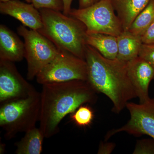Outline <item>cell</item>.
Instances as JSON below:
<instances>
[{"label":"cell","mask_w":154,"mask_h":154,"mask_svg":"<svg viewBox=\"0 0 154 154\" xmlns=\"http://www.w3.org/2000/svg\"><path fill=\"white\" fill-rule=\"evenodd\" d=\"M97 93L88 81L83 80L42 85L39 128L45 138L57 134L62 119L80 106L96 103Z\"/></svg>","instance_id":"6da1fadb"},{"label":"cell","mask_w":154,"mask_h":154,"mask_svg":"<svg viewBox=\"0 0 154 154\" xmlns=\"http://www.w3.org/2000/svg\"><path fill=\"white\" fill-rule=\"evenodd\" d=\"M85 60L87 81L97 93H102L110 99L113 104V112L120 113L128 101L137 98L128 75L126 62L117 58H105L88 45Z\"/></svg>","instance_id":"7a4b0ae2"},{"label":"cell","mask_w":154,"mask_h":154,"mask_svg":"<svg viewBox=\"0 0 154 154\" xmlns=\"http://www.w3.org/2000/svg\"><path fill=\"white\" fill-rule=\"evenodd\" d=\"M42 26L38 30L57 47L85 60L87 35L85 25L75 18L52 9H39Z\"/></svg>","instance_id":"3957f363"},{"label":"cell","mask_w":154,"mask_h":154,"mask_svg":"<svg viewBox=\"0 0 154 154\" xmlns=\"http://www.w3.org/2000/svg\"><path fill=\"white\" fill-rule=\"evenodd\" d=\"M40 108L41 94L36 90L27 96L1 102L0 126L5 131L6 139L35 127Z\"/></svg>","instance_id":"277c9868"},{"label":"cell","mask_w":154,"mask_h":154,"mask_svg":"<svg viewBox=\"0 0 154 154\" xmlns=\"http://www.w3.org/2000/svg\"><path fill=\"white\" fill-rule=\"evenodd\" d=\"M110 0L99 2L84 8L71 9L69 16L85 25L87 33H103L118 36L123 31Z\"/></svg>","instance_id":"5b68a950"},{"label":"cell","mask_w":154,"mask_h":154,"mask_svg":"<svg viewBox=\"0 0 154 154\" xmlns=\"http://www.w3.org/2000/svg\"><path fill=\"white\" fill-rule=\"evenodd\" d=\"M17 31L24 38L25 58L28 63L27 78L31 81L55 57L59 49L37 30L28 29L22 25L18 27Z\"/></svg>","instance_id":"8992f818"},{"label":"cell","mask_w":154,"mask_h":154,"mask_svg":"<svg viewBox=\"0 0 154 154\" xmlns=\"http://www.w3.org/2000/svg\"><path fill=\"white\" fill-rule=\"evenodd\" d=\"M36 78L37 83L41 85L75 80L87 81V63L68 51L59 49L55 57L42 69Z\"/></svg>","instance_id":"52a82bcc"},{"label":"cell","mask_w":154,"mask_h":154,"mask_svg":"<svg viewBox=\"0 0 154 154\" xmlns=\"http://www.w3.org/2000/svg\"><path fill=\"white\" fill-rule=\"evenodd\" d=\"M126 108L130 114L129 121L122 127L107 132L105 141L121 132L135 137L146 135L154 140V99H150L146 102L138 104L128 102Z\"/></svg>","instance_id":"ba28073f"},{"label":"cell","mask_w":154,"mask_h":154,"mask_svg":"<svg viewBox=\"0 0 154 154\" xmlns=\"http://www.w3.org/2000/svg\"><path fill=\"white\" fill-rule=\"evenodd\" d=\"M35 90L24 79L14 62L0 60V102L27 96Z\"/></svg>","instance_id":"9c48e42d"},{"label":"cell","mask_w":154,"mask_h":154,"mask_svg":"<svg viewBox=\"0 0 154 154\" xmlns=\"http://www.w3.org/2000/svg\"><path fill=\"white\" fill-rule=\"evenodd\" d=\"M128 75L134 88L140 103L147 101L150 83L154 79V69L140 57L126 62Z\"/></svg>","instance_id":"30bf717a"},{"label":"cell","mask_w":154,"mask_h":154,"mask_svg":"<svg viewBox=\"0 0 154 154\" xmlns=\"http://www.w3.org/2000/svg\"><path fill=\"white\" fill-rule=\"evenodd\" d=\"M0 13L14 17L32 30L38 31L42 26L40 12L32 4L19 0L0 2Z\"/></svg>","instance_id":"8fae6325"},{"label":"cell","mask_w":154,"mask_h":154,"mask_svg":"<svg viewBox=\"0 0 154 154\" xmlns=\"http://www.w3.org/2000/svg\"><path fill=\"white\" fill-rule=\"evenodd\" d=\"M24 42L14 32L4 25H0V60L12 62L25 58Z\"/></svg>","instance_id":"7c38bea8"},{"label":"cell","mask_w":154,"mask_h":154,"mask_svg":"<svg viewBox=\"0 0 154 154\" xmlns=\"http://www.w3.org/2000/svg\"><path fill=\"white\" fill-rule=\"evenodd\" d=\"M120 19L123 31L128 30L136 17L146 8L150 0H110Z\"/></svg>","instance_id":"4fadbf2b"},{"label":"cell","mask_w":154,"mask_h":154,"mask_svg":"<svg viewBox=\"0 0 154 154\" xmlns=\"http://www.w3.org/2000/svg\"><path fill=\"white\" fill-rule=\"evenodd\" d=\"M118 54L119 60L127 62L138 56L143 44L140 36L135 35L129 30L123 31L117 36Z\"/></svg>","instance_id":"5bb4252c"},{"label":"cell","mask_w":154,"mask_h":154,"mask_svg":"<svg viewBox=\"0 0 154 154\" xmlns=\"http://www.w3.org/2000/svg\"><path fill=\"white\" fill-rule=\"evenodd\" d=\"M86 44L92 46L103 56L115 59L118 54L117 37L103 33H87Z\"/></svg>","instance_id":"9a60e30c"},{"label":"cell","mask_w":154,"mask_h":154,"mask_svg":"<svg viewBox=\"0 0 154 154\" xmlns=\"http://www.w3.org/2000/svg\"><path fill=\"white\" fill-rule=\"evenodd\" d=\"M24 136L15 143L17 154H40L42 152L44 135L36 127L25 133Z\"/></svg>","instance_id":"2e32d148"},{"label":"cell","mask_w":154,"mask_h":154,"mask_svg":"<svg viewBox=\"0 0 154 154\" xmlns=\"http://www.w3.org/2000/svg\"><path fill=\"white\" fill-rule=\"evenodd\" d=\"M154 21V0H150L147 5L136 17L128 30L141 36Z\"/></svg>","instance_id":"e0dca14e"},{"label":"cell","mask_w":154,"mask_h":154,"mask_svg":"<svg viewBox=\"0 0 154 154\" xmlns=\"http://www.w3.org/2000/svg\"><path fill=\"white\" fill-rule=\"evenodd\" d=\"M85 105H81L70 114V118L75 124L83 127L91 125L94 117V112L91 107Z\"/></svg>","instance_id":"ac0fdd59"},{"label":"cell","mask_w":154,"mask_h":154,"mask_svg":"<svg viewBox=\"0 0 154 154\" xmlns=\"http://www.w3.org/2000/svg\"><path fill=\"white\" fill-rule=\"evenodd\" d=\"M31 3L38 10L47 8L57 11H63V0H32Z\"/></svg>","instance_id":"d6986e66"},{"label":"cell","mask_w":154,"mask_h":154,"mask_svg":"<svg viewBox=\"0 0 154 154\" xmlns=\"http://www.w3.org/2000/svg\"><path fill=\"white\" fill-rule=\"evenodd\" d=\"M133 154H154V140L143 139L138 141Z\"/></svg>","instance_id":"ffe728a7"},{"label":"cell","mask_w":154,"mask_h":154,"mask_svg":"<svg viewBox=\"0 0 154 154\" xmlns=\"http://www.w3.org/2000/svg\"><path fill=\"white\" fill-rule=\"evenodd\" d=\"M138 56L144 60L154 69V43H143Z\"/></svg>","instance_id":"44dd1931"},{"label":"cell","mask_w":154,"mask_h":154,"mask_svg":"<svg viewBox=\"0 0 154 154\" xmlns=\"http://www.w3.org/2000/svg\"><path fill=\"white\" fill-rule=\"evenodd\" d=\"M142 41L144 44L154 43V21L142 35Z\"/></svg>","instance_id":"7402d4cb"},{"label":"cell","mask_w":154,"mask_h":154,"mask_svg":"<svg viewBox=\"0 0 154 154\" xmlns=\"http://www.w3.org/2000/svg\"><path fill=\"white\" fill-rule=\"evenodd\" d=\"M115 147L114 143L102 142L99 145L98 154H109L111 153Z\"/></svg>","instance_id":"603a6c76"},{"label":"cell","mask_w":154,"mask_h":154,"mask_svg":"<svg viewBox=\"0 0 154 154\" xmlns=\"http://www.w3.org/2000/svg\"><path fill=\"white\" fill-rule=\"evenodd\" d=\"M100 0H79V8H84L96 4Z\"/></svg>","instance_id":"cb8c5ba5"},{"label":"cell","mask_w":154,"mask_h":154,"mask_svg":"<svg viewBox=\"0 0 154 154\" xmlns=\"http://www.w3.org/2000/svg\"><path fill=\"white\" fill-rule=\"evenodd\" d=\"M73 0H63V13L69 16V13L71 10V5Z\"/></svg>","instance_id":"d4e9b609"},{"label":"cell","mask_w":154,"mask_h":154,"mask_svg":"<svg viewBox=\"0 0 154 154\" xmlns=\"http://www.w3.org/2000/svg\"><path fill=\"white\" fill-rule=\"evenodd\" d=\"M9 1H10V0H0V2H7ZM25 1H26L27 3H32V0H25Z\"/></svg>","instance_id":"484cf974"}]
</instances>
